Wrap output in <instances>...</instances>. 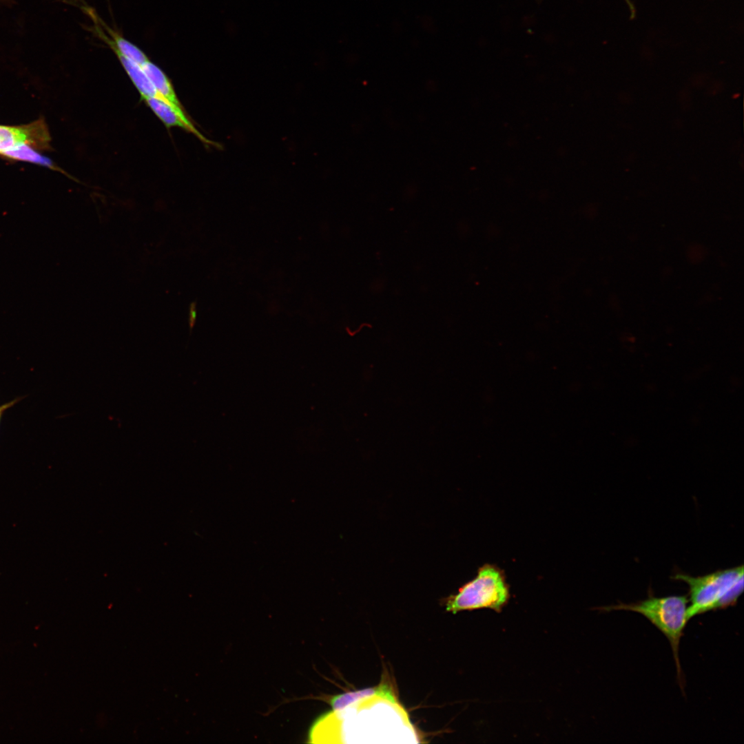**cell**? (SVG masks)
<instances>
[{
    "label": "cell",
    "mask_w": 744,
    "mask_h": 744,
    "mask_svg": "<svg viewBox=\"0 0 744 744\" xmlns=\"http://www.w3.org/2000/svg\"><path fill=\"white\" fill-rule=\"evenodd\" d=\"M25 145L40 152L52 149L50 131L43 117L24 125H0V157L6 152Z\"/></svg>",
    "instance_id": "4"
},
{
    "label": "cell",
    "mask_w": 744,
    "mask_h": 744,
    "mask_svg": "<svg viewBox=\"0 0 744 744\" xmlns=\"http://www.w3.org/2000/svg\"><path fill=\"white\" fill-rule=\"evenodd\" d=\"M509 597V589L502 570L495 565L486 564L479 568L473 579L446 599L445 606L446 611L453 614L482 608L499 612Z\"/></svg>",
    "instance_id": "3"
},
{
    "label": "cell",
    "mask_w": 744,
    "mask_h": 744,
    "mask_svg": "<svg viewBox=\"0 0 744 744\" xmlns=\"http://www.w3.org/2000/svg\"><path fill=\"white\" fill-rule=\"evenodd\" d=\"M141 66L157 92L177 111L185 113L169 79L163 70L149 60L143 63Z\"/></svg>",
    "instance_id": "7"
},
{
    "label": "cell",
    "mask_w": 744,
    "mask_h": 744,
    "mask_svg": "<svg viewBox=\"0 0 744 744\" xmlns=\"http://www.w3.org/2000/svg\"><path fill=\"white\" fill-rule=\"evenodd\" d=\"M197 319V302L196 301L192 302L189 307V316H188V325L189 329V334L192 333L193 329L196 322Z\"/></svg>",
    "instance_id": "10"
},
{
    "label": "cell",
    "mask_w": 744,
    "mask_h": 744,
    "mask_svg": "<svg viewBox=\"0 0 744 744\" xmlns=\"http://www.w3.org/2000/svg\"><path fill=\"white\" fill-rule=\"evenodd\" d=\"M114 52L143 99L148 97L164 99L146 75L141 65L124 56L118 52L114 51Z\"/></svg>",
    "instance_id": "8"
},
{
    "label": "cell",
    "mask_w": 744,
    "mask_h": 744,
    "mask_svg": "<svg viewBox=\"0 0 744 744\" xmlns=\"http://www.w3.org/2000/svg\"><path fill=\"white\" fill-rule=\"evenodd\" d=\"M383 696L391 699H397L391 684L382 681L377 686L365 689L347 692L330 698L329 703L333 711L342 710L347 706L362 699L373 696Z\"/></svg>",
    "instance_id": "6"
},
{
    "label": "cell",
    "mask_w": 744,
    "mask_h": 744,
    "mask_svg": "<svg viewBox=\"0 0 744 744\" xmlns=\"http://www.w3.org/2000/svg\"><path fill=\"white\" fill-rule=\"evenodd\" d=\"M688 599L686 596H668L658 597L650 592L648 598L634 603H619L617 605L600 608L604 611L628 610L639 613L648 619L658 628L669 641L676 664L679 685L683 688L682 676L679 651L680 641L684 629L689 621L687 611Z\"/></svg>",
    "instance_id": "2"
},
{
    "label": "cell",
    "mask_w": 744,
    "mask_h": 744,
    "mask_svg": "<svg viewBox=\"0 0 744 744\" xmlns=\"http://www.w3.org/2000/svg\"><path fill=\"white\" fill-rule=\"evenodd\" d=\"M743 566L720 570L703 576L677 573L672 578L687 583L688 619L734 606L743 591Z\"/></svg>",
    "instance_id": "1"
},
{
    "label": "cell",
    "mask_w": 744,
    "mask_h": 744,
    "mask_svg": "<svg viewBox=\"0 0 744 744\" xmlns=\"http://www.w3.org/2000/svg\"><path fill=\"white\" fill-rule=\"evenodd\" d=\"M1 158L10 161H23L34 163L38 165L48 167L54 171H58L70 176L64 170L55 165L49 158L43 156L40 152L28 145H22L15 149L6 152Z\"/></svg>",
    "instance_id": "9"
},
{
    "label": "cell",
    "mask_w": 744,
    "mask_h": 744,
    "mask_svg": "<svg viewBox=\"0 0 744 744\" xmlns=\"http://www.w3.org/2000/svg\"><path fill=\"white\" fill-rule=\"evenodd\" d=\"M148 106L167 127H179L193 133L206 144L216 145L195 127L185 113L177 111L168 101L154 97L144 99Z\"/></svg>",
    "instance_id": "5"
},
{
    "label": "cell",
    "mask_w": 744,
    "mask_h": 744,
    "mask_svg": "<svg viewBox=\"0 0 744 744\" xmlns=\"http://www.w3.org/2000/svg\"><path fill=\"white\" fill-rule=\"evenodd\" d=\"M18 400H19L18 399H15V400H12L11 402H7V403L3 404L1 406H0V422H1V417H2V415H3V413L6 411V410H7L8 409L12 406L16 402H18Z\"/></svg>",
    "instance_id": "11"
}]
</instances>
